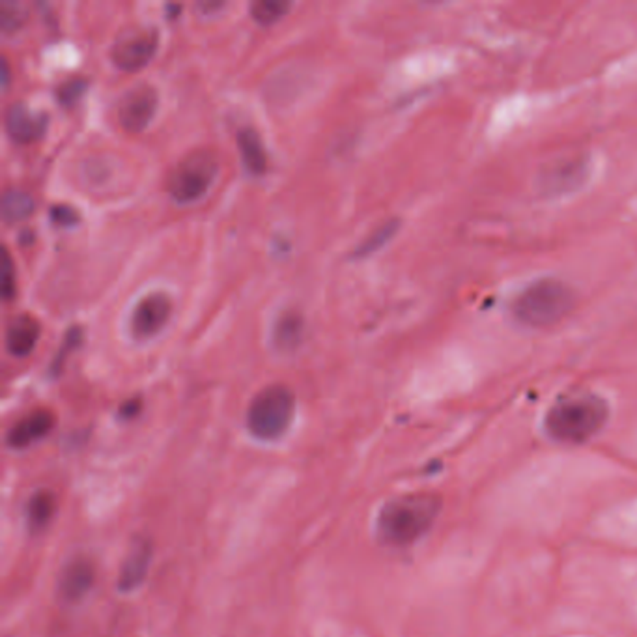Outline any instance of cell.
Instances as JSON below:
<instances>
[{
    "mask_svg": "<svg viewBox=\"0 0 637 637\" xmlns=\"http://www.w3.org/2000/svg\"><path fill=\"white\" fill-rule=\"evenodd\" d=\"M442 501L432 494H409L387 501L376 520L378 538L387 546H409L435 521Z\"/></svg>",
    "mask_w": 637,
    "mask_h": 637,
    "instance_id": "obj_1",
    "label": "cell"
},
{
    "mask_svg": "<svg viewBox=\"0 0 637 637\" xmlns=\"http://www.w3.org/2000/svg\"><path fill=\"white\" fill-rule=\"evenodd\" d=\"M607 417L609 406L598 394H572L547 411L546 432L563 443H583L604 428Z\"/></svg>",
    "mask_w": 637,
    "mask_h": 637,
    "instance_id": "obj_2",
    "label": "cell"
},
{
    "mask_svg": "<svg viewBox=\"0 0 637 637\" xmlns=\"http://www.w3.org/2000/svg\"><path fill=\"white\" fill-rule=\"evenodd\" d=\"M576 306V294L559 279H540L523 288L512 301V316L527 327H550L566 318Z\"/></svg>",
    "mask_w": 637,
    "mask_h": 637,
    "instance_id": "obj_3",
    "label": "cell"
},
{
    "mask_svg": "<svg viewBox=\"0 0 637 637\" xmlns=\"http://www.w3.org/2000/svg\"><path fill=\"white\" fill-rule=\"evenodd\" d=\"M294 415L296 394L290 387L275 383L254 394L247 409V426L262 442H273L290 428Z\"/></svg>",
    "mask_w": 637,
    "mask_h": 637,
    "instance_id": "obj_4",
    "label": "cell"
},
{
    "mask_svg": "<svg viewBox=\"0 0 637 637\" xmlns=\"http://www.w3.org/2000/svg\"><path fill=\"white\" fill-rule=\"evenodd\" d=\"M219 159L211 150H193L168 172L167 189L176 202H193L211 187Z\"/></svg>",
    "mask_w": 637,
    "mask_h": 637,
    "instance_id": "obj_5",
    "label": "cell"
},
{
    "mask_svg": "<svg viewBox=\"0 0 637 637\" xmlns=\"http://www.w3.org/2000/svg\"><path fill=\"white\" fill-rule=\"evenodd\" d=\"M158 49V32L153 29H135L122 32L111 49L115 65L124 72H137L150 62Z\"/></svg>",
    "mask_w": 637,
    "mask_h": 637,
    "instance_id": "obj_6",
    "label": "cell"
},
{
    "mask_svg": "<svg viewBox=\"0 0 637 637\" xmlns=\"http://www.w3.org/2000/svg\"><path fill=\"white\" fill-rule=\"evenodd\" d=\"M158 108V92L156 88L150 84H135L133 88L120 98L116 113H118V122L124 129L131 131V133H137L142 131L150 120L156 115Z\"/></svg>",
    "mask_w": 637,
    "mask_h": 637,
    "instance_id": "obj_7",
    "label": "cell"
},
{
    "mask_svg": "<svg viewBox=\"0 0 637 637\" xmlns=\"http://www.w3.org/2000/svg\"><path fill=\"white\" fill-rule=\"evenodd\" d=\"M172 311L170 297L163 292H151L144 296L131 314V333L137 340L151 339L158 335L168 322Z\"/></svg>",
    "mask_w": 637,
    "mask_h": 637,
    "instance_id": "obj_8",
    "label": "cell"
},
{
    "mask_svg": "<svg viewBox=\"0 0 637 637\" xmlns=\"http://www.w3.org/2000/svg\"><path fill=\"white\" fill-rule=\"evenodd\" d=\"M589 167L583 159H564L557 165H550L538 176L540 191L547 196L563 194L578 189L587 178Z\"/></svg>",
    "mask_w": 637,
    "mask_h": 637,
    "instance_id": "obj_9",
    "label": "cell"
},
{
    "mask_svg": "<svg viewBox=\"0 0 637 637\" xmlns=\"http://www.w3.org/2000/svg\"><path fill=\"white\" fill-rule=\"evenodd\" d=\"M96 581V570L90 559L75 557L62 568L58 578V595L64 602H81Z\"/></svg>",
    "mask_w": 637,
    "mask_h": 637,
    "instance_id": "obj_10",
    "label": "cell"
},
{
    "mask_svg": "<svg viewBox=\"0 0 637 637\" xmlns=\"http://www.w3.org/2000/svg\"><path fill=\"white\" fill-rule=\"evenodd\" d=\"M4 125L12 141L19 144H29L46 133L47 115L32 111L25 103H12L6 108Z\"/></svg>",
    "mask_w": 637,
    "mask_h": 637,
    "instance_id": "obj_11",
    "label": "cell"
},
{
    "mask_svg": "<svg viewBox=\"0 0 637 637\" xmlns=\"http://www.w3.org/2000/svg\"><path fill=\"white\" fill-rule=\"evenodd\" d=\"M151 557H153L151 542L142 537L135 538L133 544L129 546V550H127L122 568H120L118 589L122 592H131L144 583V580L148 576V570L151 566Z\"/></svg>",
    "mask_w": 637,
    "mask_h": 637,
    "instance_id": "obj_12",
    "label": "cell"
},
{
    "mask_svg": "<svg viewBox=\"0 0 637 637\" xmlns=\"http://www.w3.org/2000/svg\"><path fill=\"white\" fill-rule=\"evenodd\" d=\"M55 426V415L49 409H36L29 415H25L23 419L17 421L8 435L6 443L12 449H25L39 439L46 437Z\"/></svg>",
    "mask_w": 637,
    "mask_h": 637,
    "instance_id": "obj_13",
    "label": "cell"
},
{
    "mask_svg": "<svg viewBox=\"0 0 637 637\" xmlns=\"http://www.w3.org/2000/svg\"><path fill=\"white\" fill-rule=\"evenodd\" d=\"M41 335L39 322L29 314H17L6 327V348L13 357H27Z\"/></svg>",
    "mask_w": 637,
    "mask_h": 637,
    "instance_id": "obj_14",
    "label": "cell"
},
{
    "mask_svg": "<svg viewBox=\"0 0 637 637\" xmlns=\"http://www.w3.org/2000/svg\"><path fill=\"white\" fill-rule=\"evenodd\" d=\"M301 337H303L301 314H297L294 311L282 313L273 325V333H271L273 346L279 351H292L299 346Z\"/></svg>",
    "mask_w": 637,
    "mask_h": 637,
    "instance_id": "obj_15",
    "label": "cell"
},
{
    "mask_svg": "<svg viewBox=\"0 0 637 637\" xmlns=\"http://www.w3.org/2000/svg\"><path fill=\"white\" fill-rule=\"evenodd\" d=\"M56 512V495L49 490H38L27 503V523L29 529L38 533L43 531L51 523Z\"/></svg>",
    "mask_w": 637,
    "mask_h": 637,
    "instance_id": "obj_16",
    "label": "cell"
},
{
    "mask_svg": "<svg viewBox=\"0 0 637 637\" xmlns=\"http://www.w3.org/2000/svg\"><path fill=\"white\" fill-rule=\"evenodd\" d=\"M237 146L241 150V158H244L245 167L253 174H263L268 168V156L266 148H263L260 137L254 129L244 127L237 131Z\"/></svg>",
    "mask_w": 637,
    "mask_h": 637,
    "instance_id": "obj_17",
    "label": "cell"
},
{
    "mask_svg": "<svg viewBox=\"0 0 637 637\" xmlns=\"http://www.w3.org/2000/svg\"><path fill=\"white\" fill-rule=\"evenodd\" d=\"M4 223H19L34 211V199L23 189H6L0 201Z\"/></svg>",
    "mask_w": 637,
    "mask_h": 637,
    "instance_id": "obj_18",
    "label": "cell"
},
{
    "mask_svg": "<svg viewBox=\"0 0 637 637\" xmlns=\"http://www.w3.org/2000/svg\"><path fill=\"white\" fill-rule=\"evenodd\" d=\"M399 225L400 221L399 219H391V221H385L382 223L374 232H370L365 239H363V244L354 251V256L356 258H363V256H368L372 253H376L380 247H383L387 241L394 236V232L399 230Z\"/></svg>",
    "mask_w": 637,
    "mask_h": 637,
    "instance_id": "obj_19",
    "label": "cell"
},
{
    "mask_svg": "<svg viewBox=\"0 0 637 637\" xmlns=\"http://www.w3.org/2000/svg\"><path fill=\"white\" fill-rule=\"evenodd\" d=\"M290 4L284 0H258L251 4V17L260 25H273L288 12Z\"/></svg>",
    "mask_w": 637,
    "mask_h": 637,
    "instance_id": "obj_20",
    "label": "cell"
},
{
    "mask_svg": "<svg viewBox=\"0 0 637 637\" xmlns=\"http://www.w3.org/2000/svg\"><path fill=\"white\" fill-rule=\"evenodd\" d=\"M25 21V10L21 8L19 4L8 3L4 0L3 4H0V27H3L4 32H15L21 25H23Z\"/></svg>",
    "mask_w": 637,
    "mask_h": 637,
    "instance_id": "obj_21",
    "label": "cell"
},
{
    "mask_svg": "<svg viewBox=\"0 0 637 637\" xmlns=\"http://www.w3.org/2000/svg\"><path fill=\"white\" fill-rule=\"evenodd\" d=\"M86 90V79L82 77H72L65 82H62L56 90V98L62 105L70 107L72 103H75Z\"/></svg>",
    "mask_w": 637,
    "mask_h": 637,
    "instance_id": "obj_22",
    "label": "cell"
},
{
    "mask_svg": "<svg viewBox=\"0 0 637 637\" xmlns=\"http://www.w3.org/2000/svg\"><path fill=\"white\" fill-rule=\"evenodd\" d=\"M0 270H3V296L6 301H10L15 294V279H13L15 270L8 249H3V263H0Z\"/></svg>",
    "mask_w": 637,
    "mask_h": 637,
    "instance_id": "obj_23",
    "label": "cell"
},
{
    "mask_svg": "<svg viewBox=\"0 0 637 637\" xmlns=\"http://www.w3.org/2000/svg\"><path fill=\"white\" fill-rule=\"evenodd\" d=\"M51 219H53V221H55L56 225L70 227V225H73V223L77 221L79 215H77V211H75L72 206H68V204H55V206L51 208Z\"/></svg>",
    "mask_w": 637,
    "mask_h": 637,
    "instance_id": "obj_24",
    "label": "cell"
},
{
    "mask_svg": "<svg viewBox=\"0 0 637 637\" xmlns=\"http://www.w3.org/2000/svg\"><path fill=\"white\" fill-rule=\"evenodd\" d=\"M79 340H81V329H79V327H70V331H68V335H65V339H64L62 349L58 351V356L55 357V363H53V370H58V366H60V363L64 361L65 354H68V351H70V349H73V346H77V344H79Z\"/></svg>",
    "mask_w": 637,
    "mask_h": 637,
    "instance_id": "obj_25",
    "label": "cell"
},
{
    "mask_svg": "<svg viewBox=\"0 0 637 637\" xmlns=\"http://www.w3.org/2000/svg\"><path fill=\"white\" fill-rule=\"evenodd\" d=\"M139 408H141V400H139V399H133V400H129V402H125V404L122 406L120 413H122L124 417H133V415H137Z\"/></svg>",
    "mask_w": 637,
    "mask_h": 637,
    "instance_id": "obj_26",
    "label": "cell"
},
{
    "mask_svg": "<svg viewBox=\"0 0 637 637\" xmlns=\"http://www.w3.org/2000/svg\"><path fill=\"white\" fill-rule=\"evenodd\" d=\"M10 81V70H8V60L3 58V86H8Z\"/></svg>",
    "mask_w": 637,
    "mask_h": 637,
    "instance_id": "obj_27",
    "label": "cell"
}]
</instances>
